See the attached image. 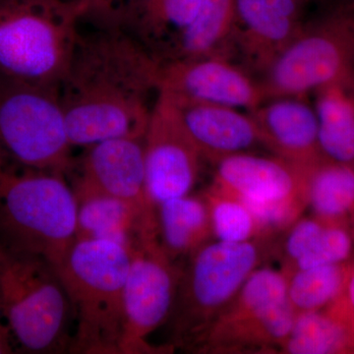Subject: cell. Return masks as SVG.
Segmentation results:
<instances>
[{
  "mask_svg": "<svg viewBox=\"0 0 354 354\" xmlns=\"http://www.w3.org/2000/svg\"><path fill=\"white\" fill-rule=\"evenodd\" d=\"M130 260V249L118 242L76 239L55 268L75 322L70 353L120 354Z\"/></svg>",
  "mask_w": 354,
  "mask_h": 354,
  "instance_id": "7a4b0ae2",
  "label": "cell"
},
{
  "mask_svg": "<svg viewBox=\"0 0 354 354\" xmlns=\"http://www.w3.org/2000/svg\"><path fill=\"white\" fill-rule=\"evenodd\" d=\"M349 262L285 272L286 295L295 312L326 309L334 304L344 290Z\"/></svg>",
  "mask_w": 354,
  "mask_h": 354,
  "instance_id": "484cf974",
  "label": "cell"
},
{
  "mask_svg": "<svg viewBox=\"0 0 354 354\" xmlns=\"http://www.w3.org/2000/svg\"><path fill=\"white\" fill-rule=\"evenodd\" d=\"M165 95L174 102L205 160L214 165L221 158L263 147L259 130L250 113H243L241 109L232 106Z\"/></svg>",
  "mask_w": 354,
  "mask_h": 354,
  "instance_id": "e0dca14e",
  "label": "cell"
},
{
  "mask_svg": "<svg viewBox=\"0 0 354 354\" xmlns=\"http://www.w3.org/2000/svg\"><path fill=\"white\" fill-rule=\"evenodd\" d=\"M307 200L312 215L354 230V164L324 158L310 167Z\"/></svg>",
  "mask_w": 354,
  "mask_h": 354,
  "instance_id": "7402d4cb",
  "label": "cell"
},
{
  "mask_svg": "<svg viewBox=\"0 0 354 354\" xmlns=\"http://www.w3.org/2000/svg\"><path fill=\"white\" fill-rule=\"evenodd\" d=\"M204 160L177 113L160 92L144 135L146 193L153 206L192 193Z\"/></svg>",
  "mask_w": 354,
  "mask_h": 354,
  "instance_id": "7c38bea8",
  "label": "cell"
},
{
  "mask_svg": "<svg viewBox=\"0 0 354 354\" xmlns=\"http://www.w3.org/2000/svg\"><path fill=\"white\" fill-rule=\"evenodd\" d=\"M202 0H144L123 29L164 62L196 18Z\"/></svg>",
  "mask_w": 354,
  "mask_h": 354,
  "instance_id": "d6986e66",
  "label": "cell"
},
{
  "mask_svg": "<svg viewBox=\"0 0 354 354\" xmlns=\"http://www.w3.org/2000/svg\"><path fill=\"white\" fill-rule=\"evenodd\" d=\"M160 64L121 27L79 32L58 87L72 148L144 137L160 94Z\"/></svg>",
  "mask_w": 354,
  "mask_h": 354,
  "instance_id": "6da1fadb",
  "label": "cell"
},
{
  "mask_svg": "<svg viewBox=\"0 0 354 354\" xmlns=\"http://www.w3.org/2000/svg\"><path fill=\"white\" fill-rule=\"evenodd\" d=\"M249 113L259 130L262 146L272 155L305 167L325 158L315 109L305 97L267 100Z\"/></svg>",
  "mask_w": 354,
  "mask_h": 354,
  "instance_id": "2e32d148",
  "label": "cell"
},
{
  "mask_svg": "<svg viewBox=\"0 0 354 354\" xmlns=\"http://www.w3.org/2000/svg\"><path fill=\"white\" fill-rule=\"evenodd\" d=\"M279 353L353 354L354 339L329 310L300 312Z\"/></svg>",
  "mask_w": 354,
  "mask_h": 354,
  "instance_id": "cb8c5ba5",
  "label": "cell"
},
{
  "mask_svg": "<svg viewBox=\"0 0 354 354\" xmlns=\"http://www.w3.org/2000/svg\"><path fill=\"white\" fill-rule=\"evenodd\" d=\"M74 194L76 239H106L131 249L141 237L158 234L157 207L88 191Z\"/></svg>",
  "mask_w": 354,
  "mask_h": 354,
  "instance_id": "ac0fdd59",
  "label": "cell"
},
{
  "mask_svg": "<svg viewBox=\"0 0 354 354\" xmlns=\"http://www.w3.org/2000/svg\"><path fill=\"white\" fill-rule=\"evenodd\" d=\"M72 149L58 88L0 76V162L67 174Z\"/></svg>",
  "mask_w": 354,
  "mask_h": 354,
  "instance_id": "52a82bcc",
  "label": "cell"
},
{
  "mask_svg": "<svg viewBox=\"0 0 354 354\" xmlns=\"http://www.w3.org/2000/svg\"><path fill=\"white\" fill-rule=\"evenodd\" d=\"M278 239L239 243L213 239L191 254L183 267L169 319L172 349L194 353L209 326L247 279L274 257Z\"/></svg>",
  "mask_w": 354,
  "mask_h": 354,
  "instance_id": "5b68a950",
  "label": "cell"
},
{
  "mask_svg": "<svg viewBox=\"0 0 354 354\" xmlns=\"http://www.w3.org/2000/svg\"><path fill=\"white\" fill-rule=\"evenodd\" d=\"M235 1L202 0L196 18L162 64L216 53L228 55L227 48L234 31Z\"/></svg>",
  "mask_w": 354,
  "mask_h": 354,
  "instance_id": "603a6c76",
  "label": "cell"
},
{
  "mask_svg": "<svg viewBox=\"0 0 354 354\" xmlns=\"http://www.w3.org/2000/svg\"><path fill=\"white\" fill-rule=\"evenodd\" d=\"M0 314L14 346L28 353L69 351L71 305L55 266L0 243Z\"/></svg>",
  "mask_w": 354,
  "mask_h": 354,
  "instance_id": "8992f818",
  "label": "cell"
},
{
  "mask_svg": "<svg viewBox=\"0 0 354 354\" xmlns=\"http://www.w3.org/2000/svg\"><path fill=\"white\" fill-rule=\"evenodd\" d=\"M353 78L354 27L348 14H339L304 27L259 81L267 101L306 97Z\"/></svg>",
  "mask_w": 354,
  "mask_h": 354,
  "instance_id": "9c48e42d",
  "label": "cell"
},
{
  "mask_svg": "<svg viewBox=\"0 0 354 354\" xmlns=\"http://www.w3.org/2000/svg\"><path fill=\"white\" fill-rule=\"evenodd\" d=\"M123 290V330L120 354L167 353L148 337L171 317L183 268L162 249L158 234L146 235L130 249Z\"/></svg>",
  "mask_w": 354,
  "mask_h": 354,
  "instance_id": "8fae6325",
  "label": "cell"
},
{
  "mask_svg": "<svg viewBox=\"0 0 354 354\" xmlns=\"http://www.w3.org/2000/svg\"><path fill=\"white\" fill-rule=\"evenodd\" d=\"M82 1L87 8L85 18L95 20L100 26L123 28L144 0H82Z\"/></svg>",
  "mask_w": 354,
  "mask_h": 354,
  "instance_id": "4316f807",
  "label": "cell"
},
{
  "mask_svg": "<svg viewBox=\"0 0 354 354\" xmlns=\"http://www.w3.org/2000/svg\"><path fill=\"white\" fill-rule=\"evenodd\" d=\"M66 176L0 162V243L57 267L76 239L77 201Z\"/></svg>",
  "mask_w": 354,
  "mask_h": 354,
  "instance_id": "3957f363",
  "label": "cell"
},
{
  "mask_svg": "<svg viewBox=\"0 0 354 354\" xmlns=\"http://www.w3.org/2000/svg\"><path fill=\"white\" fill-rule=\"evenodd\" d=\"M286 286L281 268H258L209 326L194 353H279L297 315Z\"/></svg>",
  "mask_w": 354,
  "mask_h": 354,
  "instance_id": "ba28073f",
  "label": "cell"
},
{
  "mask_svg": "<svg viewBox=\"0 0 354 354\" xmlns=\"http://www.w3.org/2000/svg\"><path fill=\"white\" fill-rule=\"evenodd\" d=\"M203 195L208 204L214 239L239 243L279 236L239 198L212 185Z\"/></svg>",
  "mask_w": 354,
  "mask_h": 354,
  "instance_id": "d4e9b609",
  "label": "cell"
},
{
  "mask_svg": "<svg viewBox=\"0 0 354 354\" xmlns=\"http://www.w3.org/2000/svg\"><path fill=\"white\" fill-rule=\"evenodd\" d=\"M349 18H351V23H353L354 27V15H349Z\"/></svg>",
  "mask_w": 354,
  "mask_h": 354,
  "instance_id": "f546056e",
  "label": "cell"
},
{
  "mask_svg": "<svg viewBox=\"0 0 354 354\" xmlns=\"http://www.w3.org/2000/svg\"><path fill=\"white\" fill-rule=\"evenodd\" d=\"M14 346H14L10 330L0 314V354L13 353L15 351Z\"/></svg>",
  "mask_w": 354,
  "mask_h": 354,
  "instance_id": "f1b7e54d",
  "label": "cell"
},
{
  "mask_svg": "<svg viewBox=\"0 0 354 354\" xmlns=\"http://www.w3.org/2000/svg\"><path fill=\"white\" fill-rule=\"evenodd\" d=\"M212 186L239 198L281 235L308 207V169L278 156L250 152L221 158Z\"/></svg>",
  "mask_w": 354,
  "mask_h": 354,
  "instance_id": "30bf717a",
  "label": "cell"
},
{
  "mask_svg": "<svg viewBox=\"0 0 354 354\" xmlns=\"http://www.w3.org/2000/svg\"><path fill=\"white\" fill-rule=\"evenodd\" d=\"M299 1H301V2H302V1H304V0H299Z\"/></svg>",
  "mask_w": 354,
  "mask_h": 354,
  "instance_id": "4dcf8cb0",
  "label": "cell"
},
{
  "mask_svg": "<svg viewBox=\"0 0 354 354\" xmlns=\"http://www.w3.org/2000/svg\"><path fill=\"white\" fill-rule=\"evenodd\" d=\"M86 11L82 0H0V76L58 88Z\"/></svg>",
  "mask_w": 354,
  "mask_h": 354,
  "instance_id": "277c9868",
  "label": "cell"
},
{
  "mask_svg": "<svg viewBox=\"0 0 354 354\" xmlns=\"http://www.w3.org/2000/svg\"><path fill=\"white\" fill-rule=\"evenodd\" d=\"M299 0H236L234 46L247 68L261 76L305 26Z\"/></svg>",
  "mask_w": 354,
  "mask_h": 354,
  "instance_id": "5bb4252c",
  "label": "cell"
},
{
  "mask_svg": "<svg viewBox=\"0 0 354 354\" xmlns=\"http://www.w3.org/2000/svg\"><path fill=\"white\" fill-rule=\"evenodd\" d=\"M158 239L174 260L189 257L213 241L208 204L204 195L169 199L157 206Z\"/></svg>",
  "mask_w": 354,
  "mask_h": 354,
  "instance_id": "ffe728a7",
  "label": "cell"
},
{
  "mask_svg": "<svg viewBox=\"0 0 354 354\" xmlns=\"http://www.w3.org/2000/svg\"><path fill=\"white\" fill-rule=\"evenodd\" d=\"M326 309L344 324L354 339V259L349 262L348 277L341 295Z\"/></svg>",
  "mask_w": 354,
  "mask_h": 354,
  "instance_id": "83f0119b",
  "label": "cell"
},
{
  "mask_svg": "<svg viewBox=\"0 0 354 354\" xmlns=\"http://www.w3.org/2000/svg\"><path fill=\"white\" fill-rule=\"evenodd\" d=\"M160 92L188 101L252 111L266 101L259 80L223 53L160 64Z\"/></svg>",
  "mask_w": 354,
  "mask_h": 354,
  "instance_id": "4fadbf2b",
  "label": "cell"
},
{
  "mask_svg": "<svg viewBox=\"0 0 354 354\" xmlns=\"http://www.w3.org/2000/svg\"><path fill=\"white\" fill-rule=\"evenodd\" d=\"M84 149L69 169L75 171L72 189L153 206L146 193L144 137L104 140Z\"/></svg>",
  "mask_w": 354,
  "mask_h": 354,
  "instance_id": "9a60e30c",
  "label": "cell"
},
{
  "mask_svg": "<svg viewBox=\"0 0 354 354\" xmlns=\"http://www.w3.org/2000/svg\"><path fill=\"white\" fill-rule=\"evenodd\" d=\"M314 94L324 157L354 164V78L326 86Z\"/></svg>",
  "mask_w": 354,
  "mask_h": 354,
  "instance_id": "44dd1931",
  "label": "cell"
}]
</instances>
